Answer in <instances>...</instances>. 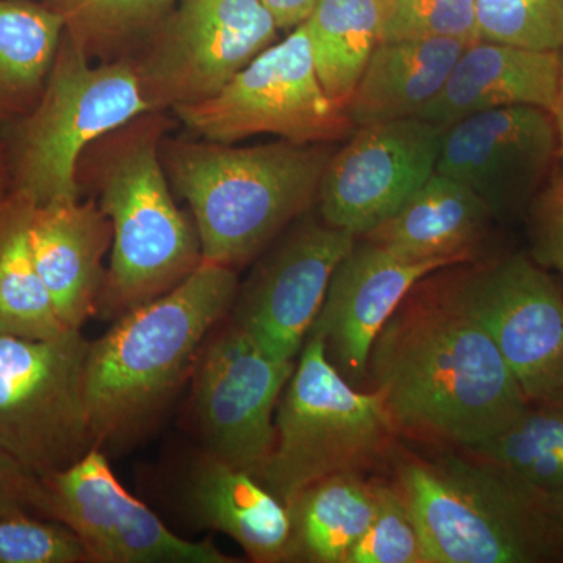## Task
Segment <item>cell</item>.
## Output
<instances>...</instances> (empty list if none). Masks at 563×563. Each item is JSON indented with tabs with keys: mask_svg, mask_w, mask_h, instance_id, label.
<instances>
[{
	"mask_svg": "<svg viewBox=\"0 0 563 563\" xmlns=\"http://www.w3.org/2000/svg\"><path fill=\"white\" fill-rule=\"evenodd\" d=\"M479 38L536 51H563V0H474Z\"/></svg>",
	"mask_w": 563,
	"mask_h": 563,
	"instance_id": "cell-29",
	"label": "cell"
},
{
	"mask_svg": "<svg viewBox=\"0 0 563 563\" xmlns=\"http://www.w3.org/2000/svg\"><path fill=\"white\" fill-rule=\"evenodd\" d=\"M558 162L553 113L515 106L472 114L444 129L437 172L465 184L501 221L528 211Z\"/></svg>",
	"mask_w": 563,
	"mask_h": 563,
	"instance_id": "cell-16",
	"label": "cell"
},
{
	"mask_svg": "<svg viewBox=\"0 0 563 563\" xmlns=\"http://www.w3.org/2000/svg\"><path fill=\"white\" fill-rule=\"evenodd\" d=\"M355 240L303 214L265 251L240 285L229 320L269 357L296 361L320 313L333 269Z\"/></svg>",
	"mask_w": 563,
	"mask_h": 563,
	"instance_id": "cell-14",
	"label": "cell"
},
{
	"mask_svg": "<svg viewBox=\"0 0 563 563\" xmlns=\"http://www.w3.org/2000/svg\"><path fill=\"white\" fill-rule=\"evenodd\" d=\"M276 439L258 481L287 506L318 481L365 473L396 453V431L376 391L339 373L317 336H307L277 404Z\"/></svg>",
	"mask_w": 563,
	"mask_h": 563,
	"instance_id": "cell-7",
	"label": "cell"
},
{
	"mask_svg": "<svg viewBox=\"0 0 563 563\" xmlns=\"http://www.w3.org/2000/svg\"><path fill=\"white\" fill-rule=\"evenodd\" d=\"M393 461L428 563L563 562V532L547 493L468 453L396 451Z\"/></svg>",
	"mask_w": 563,
	"mask_h": 563,
	"instance_id": "cell-5",
	"label": "cell"
},
{
	"mask_svg": "<svg viewBox=\"0 0 563 563\" xmlns=\"http://www.w3.org/2000/svg\"><path fill=\"white\" fill-rule=\"evenodd\" d=\"M470 41L402 40L377 44L344 109L355 129L413 118L442 90Z\"/></svg>",
	"mask_w": 563,
	"mask_h": 563,
	"instance_id": "cell-22",
	"label": "cell"
},
{
	"mask_svg": "<svg viewBox=\"0 0 563 563\" xmlns=\"http://www.w3.org/2000/svg\"><path fill=\"white\" fill-rule=\"evenodd\" d=\"M65 32L62 14L44 0H0V121L38 102Z\"/></svg>",
	"mask_w": 563,
	"mask_h": 563,
	"instance_id": "cell-24",
	"label": "cell"
},
{
	"mask_svg": "<svg viewBox=\"0 0 563 563\" xmlns=\"http://www.w3.org/2000/svg\"><path fill=\"white\" fill-rule=\"evenodd\" d=\"M384 9L385 0H318L303 22L318 79L343 107L380 43Z\"/></svg>",
	"mask_w": 563,
	"mask_h": 563,
	"instance_id": "cell-26",
	"label": "cell"
},
{
	"mask_svg": "<svg viewBox=\"0 0 563 563\" xmlns=\"http://www.w3.org/2000/svg\"><path fill=\"white\" fill-rule=\"evenodd\" d=\"M187 503L199 523L231 537L252 562H287L290 512L254 474L201 450L188 473Z\"/></svg>",
	"mask_w": 563,
	"mask_h": 563,
	"instance_id": "cell-21",
	"label": "cell"
},
{
	"mask_svg": "<svg viewBox=\"0 0 563 563\" xmlns=\"http://www.w3.org/2000/svg\"><path fill=\"white\" fill-rule=\"evenodd\" d=\"M451 266L455 288L533 399L563 379V291L525 254Z\"/></svg>",
	"mask_w": 563,
	"mask_h": 563,
	"instance_id": "cell-13",
	"label": "cell"
},
{
	"mask_svg": "<svg viewBox=\"0 0 563 563\" xmlns=\"http://www.w3.org/2000/svg\"><path fill=\"white\" fill-rule=\"evenodd\" d=\"M236 269L202 262L179 285L129 310L88 347L85 401L96 446H124L150 431L228 320Z\"/></svg>",
	"mask_w": 563,
	"mask_h": 563,
	"instance_id": "cell-2",
	"label": "cell"
},
{
	"mask_svg": "<svg viewBox=\"0 0 563 563\" xmlns=\"http://www.w3.org/2000/svg\"><path fill=\"white\" fill-rule=\"evenodd\" d=\"M379 487L362 473H343L298 493L287 504L291 521L287 562L346 563L376 515Z\"/></svg>",
	"mask_w": 563,
	"mask_h": 563,
	"instance_id": "cell-23",
	"label": "cell"
},
{
	"mask_svg": "<svg viewBox=\"0 0 563 563\" xmlns=\"http://www.w3.org/2000/svg\"><path fill=\"white\" fill-rule=\"evenodd\" d=\"M561 54L477 40L455 60L442 90L417 114L440 129L483 111L515 106L553 111Z\"/></svg>",
	"mask_w": 563,
	"mask_h": 563,
	"instance_id": "cell-19",
	"label": "cell"
},
{
	"mask_svg": "<svg viewBox=\"0 0 563 563\" xmlns=\"http://www.w3.org/2000/svg\"><path fill=\"white\" fill-rule=\"evenodd\" d=\"M455 263L406 262L368 240L357 239L333 269L324 302L309 336L347 383L368 380L369 352L407 292L437 269Z\"/></svg>",
	"mask_w": 563,
	"mask_h": 563,
	"instance_id": "cell-17",
	"label": "cell"
},
{
	"mask_svg": "<svg viewBox=\"0 0 563 563\" xmlns=\"http://www.w3.org/2000/svg\"><path fill=\"white\" fill-rule=\"evenodd\" d=\"M328 144L162 143L174 190L190 206L202 262L236 269L263 254L317 203Z\"/></svg>",
	"mask_w": 563,
	"mask_h": 563,
	"instance_id": "cell-3",
	"label": "cell"
},
{
	"mask_svg": "<svg viewBox=\"0 0 563 563\" xmlns=\"http://www.w3.org/2000/svg\"><path fill=\"white\" fill-rule=\"evenodd\" d=\"M277 35L261 0H179L131 63L152 110H176L213 98Z\"/></svg>",
	"mask_w": 563,
	"mask_h": 563,
	"instance_id": "cell-10",
	"label": "cell"
},
{
	"mask_svg": "<svg viewBox=\"0 0 563 563\" xmlns=\"http://www.w3.org/2000/svg\"><path fill=\"white\" fill-rule=\"evenodd\" d=\"M0 563H91L68 526L32 512L0 517Z\"/></svg>",
	"mask_w": 563,
	"mask_h": 563,
	"instance_id": "cell-32",
	"label": "cell"
},
{
	"mask_svg": "<svg viewBox=\"0 0 563 563\" xmlns=\"http://www.w3.org/2000/svg\"><path fill=\"white\" fill-rule=\"evenodd\" d=\"M88 347L81 331L51 339L0 333V450L38 477L96 446L85 401Z\"/></svg>",
	"mask_w": 563,
	"mask_h": 563,
	"instance_id": "cell-8",
	"label": "cell"
},
{
	"mask_svg": "<svg viewBox=\"0 0 563 563\" xmlns=\"http://www.w3.org/2000/svg\"><path fill=\"white\" fill-rule=\"evenodd\" d=\"M152 111L131 62L92 65L65 33L38 102L3 131L11 191L36 207L79 199L88 147Z\"/></svg>",
	"mask_w": 563,
	"mask_h": 563,
	"instance_id": "cell-6",
	"label": "cell"
},
{
	"mask_svg": "<svg viewBox=\"0 0 563 563\" xmlns=\"http://www.w3.org/2000/svg\"><path fill=\"white\" fill-rule=\"evenodd\" d=\"M495 220L465 184L435 172L390 218L361 236L406 262H473Z\"/></svg>",
	"mask_w": 563,
	"mask_h": 563,
	"instance_id": "cell-20",
	"label": "cell"
},
{
	"mask_svg": "<svg viewBox=\"0 0 563 563\" xmlns=\"http://www.w3.org/2000/svg\"><path fill=\"white\" fill-rule=\"evenodd\" d=\"M528 232L532 258L544 269H553L563 280V163L553 173L528 211Z\"/></svg>",
	"mask_w": 563,
	"mask_h": 563,
	"instance_id": "cell-33",
	"label": "cell"
},
{
	"mask_svg": "<svg viewBox=\"0 0 563 563\" xmlns=\"http://www.w3.org/2000/svg\"><path fill=\"white\" fill-rule=\"evenodd\" d=\"M111 242L110 220L99 203L74 199L33 210V257L66 328L81 331L98 314L107 277L102 262Z\"/></svg>",
	"mask_w": 563,
	"mask_h": 563,
	"instance_id": "cell-18",
	"label": "cell"
},
{
	"mask_svg": "<svg viewBox=\"0 0 563 563\" xmlns=\"http://www.w3.org/2000/svg\"><path fill=\"white\" fill-rule=\"evenodd\" d=\"M451 266L422 277L385 322L368 383L398 435L465 453L509 428L528 398L463 302Z\"/></svg>",
	"mask_w": 563,
	"mask_h": 563,
	"instance_id": "cell-1",
	"label": "cell"
},
{
	"mask_svg": "<svg viewBox=\"0 0 563 563\" xmlns=\"http://www.w3.org/2000/svg\"><path fill=\"white\" fill-rule=\"evenodd\" d=\"M465 453L515 474L544 493L563 487V385L529 399L501 433Z\"/></svg>",
	"mask_w": 563,
	"mask_h": 563,
	"instance_id": "cell-27",
	"label": "cell"
},
{
	"mask_svg": "<svg viewBox=\"0 0 563 563\" xmlns=\"http://www.w3.org/2000/svg\"><path fill=\"white\" fill-rule=\"evenodd\" d=\"M214 332L191 373L192 424L202 451L258 479L272 455L277 404L296 361L269 357L231 320Z\"/></svg>",
	"mask_w": 563,
	"mask_h": 563,
	"instance_id": "cell-11",
	"label": "cell"
},
{
	"mask_svg": "<svg viewBox=\"0 0 563 563\" xmlns=\"http://www.w3.org/2000/svg\"><path fill=\"white\" fill-rule=\"evenodd\" d=\"M561 385H563V379H562V383H561Z\"/></svg>",
	"mask_w": 563,
	"mask_h": 563,
	"instance_id": "cell-39",
	"label": "cell"
},
{
	"mask_svg": "<svg viewBox=\"0 0 563 563\" xmlns=\"http://www.w3.org/2000/svg\"><path fill=\"white\" fill-rule=\"evenodd\" d=\"M11 191L9 163H7L5 147L0 141V201L7 198Z\"/></svg>",
	"mask_w": 563,
	"mask_h": 563,
	"instance_id": "cell-37",
	"label": "cell"
},
{
	"mask_svg": "<svg viewBox=\"0 0 563 563\" xmlns=\"http://www.w3.org/2000/svg\"><path fill=\"white\" fill-rule=\"evenodd\" d=\"M479 38L474 0H385L384 41Z\"/></svg>",
	"mask_w": 563,
	"mask_h": 563,
	"instance_id": "cell-30",
	"label": "cell"
},
{
	"mask_svg": "<svg viewBox=\"0 0 563 563\" xmlns=\"http://www.w3.org/2000/svg\"><path fill=\"white\" fill-rule=\"evenodd\" d=\"M548 504H550L551 514L554 520L561 526L563 532V487L559 490L547 493Z\"/></svg>",
	"mask_w": 563,
	"mask_h": 563,
	"instance_id": "cell-38",
	"label": "cell"
},
{
	"mask_svg": "<svg viewBox=\"0 0 563 563\" xmlns=\"http://www.w3.org/2000/svg\"><path fill=\"white\" fill-rule=\"evenodd\" d=\"M174 111L198 139L222 144L257 135L331 144L355 131L346 109L318 79L303 24L263 51L213 98Z\"/></svg>",
	"mask_w": 563,
	"mask_h": 563,
	"instance_id": "cell-9",
	"label": "cell"
},
{
	"mask_svg": "<svg viewBox=\"0 0 563 563\" xmlns=\"http://www.w3.org/2000/svg\"><path fill=\"white\" fill-rule=\"evenodd\" d=\"M35 207L16 191L0 201V333L51 339L74 329L58 318L36 268L31 244Z\"/></svg>",
	"mask_w": 563,
	"mask_h": 563,
	"instance_id": "cell-25",
	"label": "cell"
},
{
	"mask_svg": "<svg viewBox=\"0 0 563 563\" xmlns=\"http://www.w3.org/2000/svg\"><path fill=\"white\" fill-rule=\"evenodd\" d=\"M44 515L68 526L91 563H235L211 540L177 536L118 479L102 448L40 477Z\"/></svg>",
	"mask_w": 563,
	"mask_h": 563,
	"instance_id": "cell-12",
	"label": "cell"
},
{
	"mask_svg": "<svg viewBox=\"0 0 563 563\" xmlns=\"http://www.w3.org/2000/svg\"><path fill=\"white\" fill-rule=\"evenodd\" d=\"M561 54V79H559L558 98H555L553 113L555 129L559 136V162L563 163V51Z\"/></svg>",
	"mask_w": 563,
	"mask_h": 563,
	"instance_id": "cell-36",
	"label": "cell"
},
{
	"mask_svg": "<svg viewBox=\"0 0 563 563\" xmlns=\"http://www.w3.org/2000/svg\"><path fill=\"white\" fill-rule=\"evenodd\" d=\"M276 21L279 31H292L309 20L318 0H261Z\"/></svg>",
	"mask_w": 563,
	"mask_h": 563,
	"instance_id": "cell-35",
	"label": "cell"
},
{
	"mask_svg": "<svg viewBox=\"0 0 563 563\" xmlns=\"http://www.w3.org/2000/svg\"><path fill=\"white\" fill-rule=\"evenodd\" d=\"M442 135L417 117L355 129L322 173L321 220L357 239L372 232L437 172Z\"/></svg>",
	"mask_w": 563,
	"mask_h": 563,
	"instance_id": "cell-15",
	"label": "cell"
},
{
	"mask_svg": "<svg viewBox=\"0 0 563 563\" xmlns=\"http://www.w3.org/2000/svg\"><path fill=\"white\" fill-rule=\"evenodd\" d=\"M18 512L44 515L43 485L36 474L0 450V517Z\"/></svg>",
	"mask_w": 563,
	"mask_h": 563,
	"instance_id": "cell-34",
	"label": "cell"
},
{
	"mask_svg": "<svg viewBox=\"0 0 563 563\" xmlns=\"http://www.w3.org/2000/svg\"><path fill=\"white\" fill-rule=\"evenodd\" d=\"M65 20L66 35L90 57L110 54L152 29L179 0H44Z\"/></svg>",
	"mask_w": 563,
	"mask_h": 563,
	"instance_id": "cell-28",
	"label": "cell"
},
{
	"mask_svg": "<svg viewBox=\"0 0 563 563\" xmlns=\"http://www.w3.org/2000/svg\"><path fill=\"white\" fill-rule=\"evenodd\" d=\"M346 563H428L420 528L395 484H380L376 515Z\"/></svg>",
	"mask_w": 563,
	"mask_h": 563,
	"instance_id": "cell-31",
	"label": "cell"
},
{
	"mask_svg": "<svg viewBox=\"0 0 563 563\" xmlns=\"http://www.w3.org/2000/svg\"><path fill=\"white\" fill-rule=\"evenodd\" d=\"M161 111L143 114L85 152L99 207L113 231L98 314L118 320L173 290L202 263L195 222L174 201L162 161ZM84 166V165H81Z\"/></svg>",
	"mask_w": 563,
	"mask_h": 563,
	"instance_id": "cell-4",
	"label": "cell"
}]
</instances>
